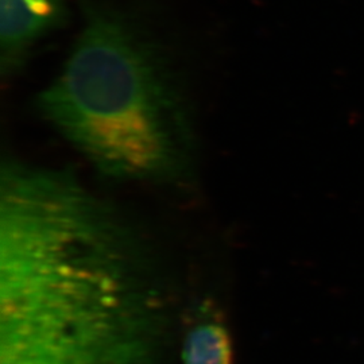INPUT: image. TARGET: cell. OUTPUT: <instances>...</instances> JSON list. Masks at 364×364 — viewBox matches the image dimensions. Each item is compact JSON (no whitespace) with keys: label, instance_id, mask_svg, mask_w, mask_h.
Listing matches in <instances>:
<instances>
[{"label":"cell","instance_id":"1","mask_svg":"<svg viewBox=\"0 0 364 364\" xmlns=\"http://www.w3.org/2000/svg\"><path fill=\"white\" fill-rule=\"evenodd\" d=\"M173 287L138 227L73 173L4 161L0 364H165Z\"/></svg>","mask_w":364,"mask_h":364},{"label":"cell","instance_id":"2","mask_svg":"<svg viewBox=\"0 0 364 364\" xmlns=\"http://www.w3.org/2000/svg\"><path fill=\"white\" fill-rule=\"evenodd\" d=\"M39 112L105 178L173 183L192 171L195 123L166 55L117 11L93 7Z\"/></svg>","mask_w":364,"mask_h":364},{"label":"cell","instance_id":"3","mask_svg":"<svg viewBox=\"0 0 364 364\" xmlns=\"http://www.w3.org/2000/svg\"><path fill=\"white\" fill-rule=\"evenodd\" d=\"M65 0H0V65L11 76L33 48L65 22Z\"/></svg>","mask_w":364,"mask_h":364},{"label":"cell","instance_id":"4","mask_svg":"<svg viewBox=\"0 0 364 364\" xmlns=\"http://www.w3.org/2000/svg\"><path fill=\"white\" fill-rule=\"evenodd\" d=\"M183 364H234V340L221 313L201 306L182 338Z\"/></svg>","mask_w":364,"mask_h":364}]
</instances>
